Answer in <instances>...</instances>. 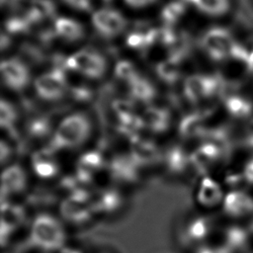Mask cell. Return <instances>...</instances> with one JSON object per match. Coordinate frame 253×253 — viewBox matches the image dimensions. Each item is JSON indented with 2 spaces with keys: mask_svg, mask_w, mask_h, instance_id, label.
Here are the masks:
<instances>
[{
  "mask_svg": "<svg viewBox=\"0 0 253 253\" xmlns=\"http://www.w3.org/2000/svg\"><path fill=\"white\" fill-rule=\"evenodd\" d=\"M90 131L91 124L86 115L82 113L70 114L58 124L49 147L54 151L76 147L88 138Z\"/></svg>",
  "mask_w": 253,
  "mask_h": 253,
  "instance_id": "obj_1",
  "label": "cell"
},
{
  "mask_svg": "<svg viewBox=\"0 0 253 253\" xmlns=\"http://www.w3.org/2000/svg\"><path fill=\"white\" fill-rule=\"evenodd\" d=\"M31 239L40 248L57 250L63 248L65 233L55 217L49 214H39L31 228Z\"/></svg>",
  "mask_w": 253,
  "mask_h": 253,
  "instance_id": "obj_2",
  "label": "cell"
},
{
  "mask_svg": "<svg viewBox=\"0 0 253 253\" xmlns=\"http://www.w3.org/2000/svg\"><path fill=\"white\" fill-rule=\"evenodd\" d=\"M66 66L87 79L95 80L105 75L108 62L105 56L94 48H81L67 58Z\"/></svg>",
  "mask_w": 253,
  "mask_h": 253,
  "instance_id": "obj_3",
  "label": "cell"
},
{
  "mask_svg": "<svg viewBox=\"0 0 253 253\" xmlns=\"http://www.w3.org/2000/svg\"><path fill=\"white\" fill-rule=\"evenodd\" d=\"M91 25L99 36L105 39H114L125 31L127 21L121 11L107 6L92 12Z\"/></svg>",
  "mask_w": 253,
  "mask_h": 253,
  "instance_id": "obj_4",
  "label": "cell"
},
{
  "mask_svg": "<svg viewBox=\"0 0 253 253\" xmlns=\"http://www.w3.org/2000/svg\"><path fill=\"white\" fill-rule=\"evenodd\" d=\"M35 91L45 101H57L67 92V80L64 72L52 69L39 75L34 81Z\"/></svg>",
  "mask_w": 253,
  "mask_h": 253,
  "instance_id": "obj_5",
  "label": "cell"
},
{
  "mask_svg": "<svg viewBox=\"0 0 253 253\" xmlns=\"http://www.w3.org/2000/svg\"><path fill=\"white\" fill-rule=\"evenodd\" d=\"M1 79L10 90L22 91L31 82L32 75L29 66L18 57H8L1 63Z\"/></svg>",
  "mask_w": 253,
  "mask_h": 253,
  "instance_id": "obj_6",
  "label": "cell"
},
{
  "mask_svg": "<svg viewBox=\"0 0 253 253\" xmlns=\"http://www.w3.org/2000/svg\"><path fill=\"white\" fill-rule=\"evenodd\" d=\"M52 31L57 39L67 43H76L86 35L85 27L78 20L66 16L55 19Z\"/></svg>",
  "mask_w": 253,
  "mask_h": 253,
  "instance_id": "obj_7",
  "label": "cell"
},
{
  "mask_svg": "<svg viewBox=\"0 0 253 253\" xmlns=\"http://www.w3.org/2000/svg\"><path fill=\"white\" fill-rule=\"evenodd\" d=\"M105 165L103 154L99 151L91 150L83 153L76 164V179L79 183H89L93 176Z\"/></svg>",
  "mask_w": 253,
  "mask_h": 253,
  "instance_id": "obj_8",
  "label": "cell"
},
{
  "mask_svg": "<svg viewBox=\"0 0 253 253\" xmlns=\"http://www.w3.org/2000/svg\"><path fill=\"white\" fill-rule=\"evenodd\" d=\"M61 216L72 223H83L90 219L94 212L89 202L75 198L64 199L59 207Z\"/></svg>",
  "mask_w": 253,
  "mask_h": 253,
  "instance_id": "obj_9",
  "label": "cell"
},
{
  "mask_svg": "<svg viewBox=\"0 0 253 253\" xmlns=\"http://www.w3.org/2000/svg\"><path fill=\"white\" fill-rule=\"evenodd\" d=\"M25 218L24 209L20 206L2 201L1 204V241L4 244L6 238L17 229Z\"/></svg>",
  "mask_w": 253,
  "mask_h": 253,
  "instance_id": "obj_10",
  "label": "cell"
},
{
  "mask_svg": "<svg viewBox=\"0 0 253 253\" xmlns=\"http://www.w3.org/2000/svg\"><path fill=\"white\" fill-rule=\"evenodd\" d=\"M129 155L138 166L148 165L157 160L159 151L150 139L134 135L131 137Z\"/></svg>",
  "mask_w": 253,
  "mask_h": 253,
  "instance_id": "obj_11",
  "label": "cell"
},
{
  "mask_svg": "<svg viewBox=\"0 0 253 253\" xmlns=\"http://www.w3.org/2000/svg\"><path fill=\"white\" fill-rule=\"evenodd\" d=\"M50 147L36 151L32 156V166L35 173L44 179L54 177L59 170V166Z\"/></svg>",
  "mask_w": 253,
  "mask_h": 253,
  "instance_id": "obj_12",
  "label": "cell"
},
{
  "mask_svg": "<svg viewBox=\"0 0 253 253\" xmlns=\"http://www.w3.org/2000/svg\"><path fill=\"white\" fill-rule=\"evenodd\" d=\"M27 185V175L24 169L17 164L10 165L3 170L1 176V193L4 195L22 192Z\"/></svg>",
  "mask_w": 253,
  "mask_h": 253,
  "instance_id": "obj_13",
  "label": "cell"
},
{
  "mask_svg": "<svg viewBox=\"0 0 253 253\" xmlns=\"http://www.w3.org/2000/svg\"><path fill=\"white\" fill-rule=\"evenodd\" d=\"M111 176L122 182H134L138 177V165L129 156L116 155L109 165Z\"/></svg>",
  "mask_w": 253,
  "mask_h": 253,
  "instance_id": "obj_14",
  "label": "cell"
},
{
  "mask_svg": "<svg viewBox=\"0 0 253 253\" xmlns=\"http://www.w3.org/2000/svg\"><path fill=\"white\" fill-rule=\"evenodd\" d=\"M218 155L219 150L214 143H203L190 155V162L200 172H206Z\"/></svg>",
  "mask_w": 253,
  "mask_h": 253,
  "instance_id": "obj_15",
  "label": "cell"
},
{
  "mask_svg": "<svg viewBox=\"0 0 253 253\" xmlns=\"http://www.w3.org/2000/svg\"><path fill=\"white\" fill-rule=\"evenodd\" d=\"M122 203L120 194L115 190H102L90 196L89 204L93 211H114Z\"/></svg>",
  "mask_w": 253,
  "mask_h": 253,
  "instance_id": "obj_16",
  "label": "cell"
},
{
  "mask_svg": "<svg viewBox=\"0 0 253 253\" xmlns=\"http://www.w3.org/2000/svg\"><path fill=\"white\" fill-rule=\"evenodd\" d=\"M192 6L209 18H221L229 13L231 0H190Z\"/></svg>",
  "mask_w": 253,
  "mask_h": 253,
  "instance_id": "obj_17",
  "label": "cell"
},
{
  "mask_svg": "<svg viewBox=\"0 0 253 253\" xmlns=\"http://www.w3.org/2000/svg\"><path fill=\"white\" fill-rule=\"evenodd\" d=\"M143 126L154 132H161L167 129L170 123L169 112L158 107L148 108L142 116Z\"/></svg>",
  "mask_w": 253,
  "mask_h": 253,
  "instance_id": "obj_18",
  "label": "cell"
},
{
  "mask_svg": "<svg viewBox=\"0 0 253 253\" xmlns=\"http://www.w3.org/2000/svg\"><path fill=\"white\" fill-rule=\"evenodd\" d=\"M253 207L251 199L241 192H231L223 199L224 211L232 216L247 213Z\"/></svg>",
  "mask_w": 253,
  "mask_h": 253,
  "instance_id": "obj_19",
  "label": "cell"
},
{
  "mask_svg": "<svg viewBox=\"0 0 253 253\" xmlns=\"http://www.w3.org/2000/svg\"><path fill=\"white\" fill-rule=\"evenodd\" d=\"M198 201L205 207H213L222 201L220 186L209 177H205L198 191Z\"/></svg>",
  "mask_w": 253,
  "mask_h": 253,
  "instance_id": "obj_20",
  "label": "cell"
},
{
  "mask_svg": "<svg viewBox=\"0 0 253 253\" xmlns=\"http://www.w3.org/2000/svg\"><path fill=\"white\" fill-rule=\"evenodd\" d=\"M165 162L171 172L181 173L190 163V155L181 146L173 145L165 153Z\"/></svg>",
  "mask_w": 253,
  "mask_h": 253,
  "instance_id": "obj_21",
  "label": "cell"
},
{
  "mask_svg": "<svg viewBox=\"0 0 253 253\" xmlns=\"http://www.w3.org/2000/svg\"><path fill=\"white\" fill-rule=\"evenodd\" d=\"M27 132L34 139H43L51 132V122L44 116L35 117L28 122Z\"/></svg>",
  "mask_w": 253,
  "mask_h": 253,
  "instance_id": "obj_22",
  "label": "cell"
},
{
  "mask_svg": "<svg viewBox=\"0 0 253 253\" xmlns=\"http://www.w3.org/2000/svg\"><path fill=\"white\" fill-rule=\"evenodd\" d=\"M130 95L137 101L149 102L155 95L153 85L147 79L135 78L130 82Z\"/></svg>",
  "mask_w": 253,
  "mask_h": 253,
  "instance_id": "obj_23",
  "label": "cell"
},
{
  "mask_svg": "<svg viewBox=\"0 0 253 253\" xmlns=\"http://www.w3.org/2000/svg\"><path fill=\"white\" fill-rule=\"evenodd\" d=\"M179 132L182 137L188 139L199 136L202 132L201 120L196 115L184 117L179 125Z\"/></svg>",
  "mask_w": 253,
  "mask_h": 253,
  "instance_id": "obj_24",
  "label": "cell"
},
{
  "mask_svg": "<svg viewBox=\"0 0 253 253\" xmlns=\"http://www.w3.org/2000/svg\"><path fill=\"white\" fill-rule=\"evenodd\" d=\"M187 232L192 240H202L210 232V221L205 217H197L189 223Z\"/></svg>",
  "mask_w": 253,
  "mask_h": 253,
  "instance_id": "obj_25",
  "label": "cell"
},
{
  "mask_svg": "<svg viewBox=\"0 0 253 253\" xmlns=\"http://www.w3.org/2000/svg\"><path fill=\"white\" fill-rule=\"evenodd\" d=\"M17 120L16 108L8 101L4 99L1 101L0 108V122L1 127H11Z\"/></svg>",
  "mask_w": 253,
  "mask_h": 253,
  "instance_id": "obj_26",
  "label": "cell"
},
{
  "mask_svg": "<svg viewBox=\"0 0 253 253\" xmlns=\"http://www.w3.org/2000/svg\"><path fill=\"white\" fill-rule=\"evenodd\" d=\"M66 7L71 10L81 12V13H90L93 12V0H60Z\"/></svg>",
  "mask_w": 253,
  "mask_h": 253,
  "instance_id": "obj_27",
  "label": "cell"
},
{
  "mask_svg": "<svg viewBox=\"0 0 253 253\" xmlns=\"http://www.w3.org/2000/svg\"><path fill=\"white\" fill-rule=\"evenodd\" d=\"M27 19L26 17L25 18H20V17H14V18H11L7 21V31L9 33H13V34H17L19 32H23L25 31V28L28 26V23H26Z\"/></svg>",
  "mask_w": 253,
  "mask_h": 253,
  "instance_id": "obj_28",
  "label": "cell"
},
{
  "mask_svg": "<svg viewBox=\"0 0 253 253\" xmlns=\"http://www.w3.org/2000/svg\"><path fill=\"white\" fill-rule=\"evenodd\" d=\"M124 5L131 10H144L155 5L158 0H122Z\"/></svg>",
  "mask_w": 253,
  "mask_h": 253,
  "instance_id": "obj_29",
  "label": "cell"
},
{
  "mask_svg": "<svg viewBox=\"0 0 253 253\" xmlns=\"http://www.w3.org/2000/svg\"><path fill=\"white\" fill-rule=\"evenodd\" d=\"M0 159H1V162L4 163L8 158L9 156L11 155V146L9 145L8 141H5L4 139L1 140L0 142Z\"/></svg>",
  "mask_w": 253,
  "mask_h": 253,
  "instance_id": "obj_30",
  "label": "cell"
},
{
  "mask_svg": "<svg viewBox=\"0 0 253 253\" xmlns=\"http://www.w3.org/2000/svg\"><path fill=\"white\" fill-rule=\"evenodd\" d=\"M199 253H225L223 250H213L210 248H204L199 251Z\"/></svg>",
  "mask_w": 253,
  "mask_h": 253,
  "instance_id": "obj_31",
  "label": "cell"
},
{
  "mask_svg": "<svg viewBox=\"0 0 253 253\" xmlns=\"http://www.w3.org/2000/svg\"><path fill=\"white\" fill-rule=\"evenodd\" d=\"M60 253H80L77 250H73V249H69V248H61L60 249Z\"/></svg>",
  "mask_w": 253,
  "mask_h": 253,
  "instance_id": "obj_32",
  "label": "cell"
},
{
  "mask_svg": "<svg viewBox=\"0 0 253 253\" xmlns=\"http://www.w3.org/2000/svg\"><path fill=\"white\" fill-rule=\"evenodd\" d=\"M3 2H7L8 4H16V3H18V2H20L21 0H2Z\"/></svg>",
  "mask_w": 253,
  "mask_h": 253,
  "instance_id": "obj_33",
  "label": "cell"
},
{
  "mask_svg": "<svg viewBox=\"0 0 253 253\" xmlns=\"http://www.w3.org/2000/svg\"><path fill=\"white\" fill-rule=\"evenodd\" d=\"M103 1H104V2H107V3H108V2H110V1H112V0H103Z\"/></svg>",
  "mask_w": 253,
  "mask_h": 253,
  "instance_id": "obj_34",
  "label": "cell"
}]
</instances>
